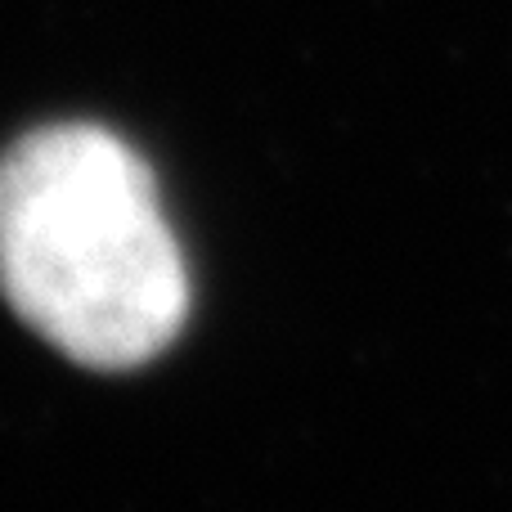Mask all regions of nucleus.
<instances>
[{"label":"nucleus","mask_w":512,"mask_h":512,"mask_svg":"<svg viewBox=\"0 0 512 512\" xmlns=\"http://www.w3.org/2000/svg\"><path fill=\"white\" fill-rule=\"evenodd\" d=\"M0 292L86 369H135L176 342L189 270L131 144L45 126L0 158Z\"/></svg>","instance_id":"1"}]
</instances>
